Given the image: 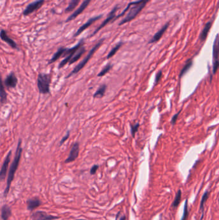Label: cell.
<instances>
[{"label": "cell", "instance_id": "1", "mask_svg": "<svg viewBox=\"0 0 219 220\" xmlns=\"http://www.w3.org/2000/svg\"><path fill=\"white\" fill-rule=\"evenodd\" d=\"M21 144H22L21 139H19L18 145H17V148H16L14 158L12 163V164L10 165V168L9 169V174H8V177H7V186L5 189V192H4V196L5 197L7 196L8 193H9V192L11 183L14 180L15 173L18 168L20 160H21L22 151H23Z\"/></svg>", "mask_w": 219, "mask_h": 220}, {"label": "cell", "instance_id": "2", "mask_svg": "<svg viewBox=\"0 0 219 220\" xmlns=\"http://www.w3.org/2000/svg\"><path fill=\"white\" fill-rule=\"evenodd\" d=\"M150 0H137L136 1L130 3V4L131 5H134V7L130 9L127 15L119 23L118 25H123L125 23L131 21L139 14L140 12L146 6V4Z\"/></svg>", "mask_w": 219, "mask_h": 220}, {"label": "cell", "instance_id": "3", "mask_svg": "<svg viewBox=\"0 0 219 220\" xmlns=\"http://www.w3.org/2000/svg\"><path fill=\"white\" fill-rule=\"evenodd\" d=\"M104 39H105L104 38H102V39H100V40L98 41V43H97L95 44V45L91 49V50L90 51V52L88 53V54H87V56L86 57V58H84L82 61H81V62H80L79 64L76 65V66L75 67V68L73 69V70H72V71H71V72L70 73H69V74L67 75V77H66V79L69 78V77H71V76H72L73 75H74V74H76V73H77L78 72H79L81 70H82V69L85 66H86V64L87 63L88 61L90 60V59L92 58L93 55H94V54L95 53V52H96L97 50H98V49L101 47V45H102V44H103V43H104Z\"/></svg>", "mask_w": 219, "mask_h": 220}, {"label": "cell", "instance_id": "4", "mask_svg": "<svg viewBox=\"0 0 219 220\" xmlns=\"http://www.w3.org/2000/svg\"><path fill=\"white\" fill-rule=\"evenodd\" d=\"M51 75L48 73H40L37 77V85L40 94H50V93Z\"/></svg>", "mask_w": 219, "mask_h": 220}, {"label": "cell", "instance_id": "5", "mask_svg": "<svg viewBox=\"0 0 219 220\" xmlns=\"http://www.w3.org/2000/svg\"><path fill=\"white\" fill-rule=\"evenodd\" d=\"M213 73L215 74L219 68V35L217 34L214 41L213 47Z\"/></svg>", "mask_w": 219, "mask_h": 220}, {"label": "cell", "instance_id": "6", "mask_svg": "<svg viewBox=\"0 0 219 220\" xmlns=\"http://www.w3.org/2000/svg\"><path fill=\"white\" fill-rule=\"evenodd\" d=\"M118 8H119L118 5H116V6H115L114 8H113L112 10L110 12V13H109V14H108V16L107 17V18L105 19L104 20V21H103V23H102V24H101L100 25L98 28H97L96 29L94 32H93V33L90 35V38H91V37L94 36L95 34H96L98 33V32L101 29H102V28H103L104 27L106 26L107 24L109 23H110V22H112V21H115V19L116 16V12L117 10L118 9Z\"/></svg>", "mask_w": 219, "mask_h": 220}, {"label": "cell", "instance_id": "7", "mask_svg": "<svg viewBox=\"0 0 219 220\" xmlns=\"http://www.w3.org/2000/svg\"><path fill=\"white\" fill-rule=\"evenodd\" d=\"M44 3V0H36V1L28 4L23 11V15L25 16H27L33 13L35 11H37L43 6Z\"/></svg>", "mask_w": 219, "mask_h": 220}, {"label": "cell", "instance_id": "8", "mask_svg": "<svg viewBox=\"0 0 219 220\" xmlns=\"http://www.w3.org/2000/svg\"><path fill=\"white\" fill-rule=\"evenodd\" d=\"M59 218L57 216L48 214L43 211H36L31 215L32 220H54Z\"/></svg>", "mask_w": 219, "mask_h": 220}, {"label": "cell", "instance_id": "9", "mask_svg": "<svg viewBox=\"0 0 219 220\" xmlns=\"http://www.w3.org/2000/svg\"><path fill=\"white\" fill-rule=\"evenodd\" d=\"M79 146H80L79 143L78 142H75V143L73 144L70 154H69V156L66 159V160H65V163H66V164H68V163L74 162L76 159L78 158L79 155V151H80Z\"/></svg>", "mask_w": 219, "mask_h": 220}, {"label": "cell", "instance_id": "10", "mask_svg": "<svg viewBox=\"0 0 219 220\" xmlns=\"http://www.w3.org/2000/svg\"><path fill=\"white\" fill-rule=\"evenodd\" d=\"M102 18V15H99V16H95V17H93V18H90L86 23H84V24H82V25L77 30V31L75 32L74 35H73L74 38L79 36L81 33H82V32L85 30H86L87 28L90 27L91 25V24H93L95 22H96L97 20H99L100 19H101Z\"/></svg>", "mask_w": 219, "mask_h": 220}, {"label": "cell", "instance_id": "11", "mask_svg": "<svg viewBox=\"0 0 219 220\" xmlns=\"http://www.w3.org/2000/svg\"><path fill=\"white\" fill-rule=\"evenodd\" d=\"M18 83V80L17 77L15 75L14 72L10 73L8 75L6 78L4 80V85L6 86L7 88H14L16 87Z\"/></svg>", "mask_w": 219, "mask_h": 220}, {"label": "cell", "instance_id": "12", "mask_svg": "<svg viewBox=\"0 0 219 220\" xmlns=\"http://www.w3.org/2000/svg\"><path fill=\"white\" fill-rule=\"evenodd\" d=\"M91 1V0H84V2L82 3V5L80 6V7L79 9H77V10H76L71 15H70L69 17L66 19V22H69L71 21L72 20H73L74 19H75L77 16H79L82 12H84V10L86 9L87 7V6L89 5V4L90 3V2Z\"/></svg>", "mask_w": 219, "mask_h": 220}, {"label": "cell", "instance_id": "13", "mask_svg": "<svg viewBox=\"0 0 219 220\" xmlns=\"http://www.w3.org/2000/svg\"><path fill=\"white\" fill-rule=\"evenodd\" d=\"M11 156H12V151L10 150L9 151V152L8 153V154H7V156L5 158V160H4L3 164L2 165L1 169V171H0V179H1V181L3 180L6 177L7 169H8V168H9V163L10 162Z\"/></svg>", "mask_w": 219, "mask_h": 220}, {"label": "cell", "instance_id": "14", "mask_svg": "<svg viewBox=\"0 0 219 220\" xmlns=\"http://www.w3.org/2000/svg\"><path fill=\"white\" fill-rule=\"evenodd\" d=\"M0 37H1V40H3V41L6 42L10 47H12L14 49H15V50H19L18 45H17V44H16V43L12 39H11L10 38H9V36L7 35V32L5 30L2 29L1 30V33H0Z\"/></svg>", "mask_w": 219, "mask_h": 220}, {"label": "cell", "instance_id": "15", "mask_svg": "<svg viewBox=\"0 0 219 220\" xmlns=\"http://www.w3.org/2000/svg\"><path fill=\"white\" fill-rule=\"evenodd\" d=\"M40 205H41V202L38 198L28 199L26 202L27 209L30 211H32L37 209Z\"/></svg>", "mask_w": 219, "mask_h": 220}, {"label": "cell", "instance_id": "16", "mask_svg": "<svg viewBox=\"0 0 219 220\" xmlns=\"http://www.w3.org/2000/svg\"><path fill=\"white\" fill-rule=\"evenodd\" d=\"M168 27H169V23H166L165 25L162 27L153 36V38L149 41V43H156L161 38V37L163 36V34L165 33V32L167 30Z\"/></svg>", "mask_w": 219, "mask_h": 220}, {"label": "cell", "instance_id": "17", "mask_svg": "<svg viewBox=\"0 0 219 220\" xmlns=\"http://www.w3.org/2000/svg\"><path fill=\"white\" fill-rule=\"evenodd\" d=\"M66 48H64V47L59 48L57 50V51L54 54V55L52 56V58H51V59L49 61V62H48V64H50L55 63V61H57L59 59H60V58H61V57H63L64 52H65V51H66Z\"/></svg>", "mask_w": 219, "mask_h": 220}, {"label": "cell", "instance_id": "18", "mask_svg": "<svg viewBox=\"0 0 219 220\" xmlns=\"http://www.w3.org/2000/svg\"><path fill=\"white\" fill-rule=\"evenodd\" d=\"M12 215V210L10 207L7 205H4L1 207V216L3 220H8Z\"/></svg>", "mask_w": 219, "mask_h": 220}, {"label": "cell", "instance_id": "19", "mask_svg": "<svg viewBox=\"0 0 219 220\" xmlns=\"http://www.w3.org/2000/svg\"><path fill=\"white\" fill-rule=\"evenodd\" d=\"M86 48H85V47L84 46H82V47H80L77 50V52L75 53V55H73V57L72 59L70 61V63H69V64L71 65L72 64H73L74 63L76 62V61H77L78 60H79V59H80L81 57H82L84 53L86 52Z\"/></svg>", "mask_w": 219, "mask_h": 220}, {"label": "cell", "instance_id": "20", "mask_svg": "<svg viewBox=\"0 0 219 220\" xmlns=\"http://www.w3.org/2000/svg\"><path fill=\"white\" fill-rule=\"evenodd\" d=\"M212 21H209L206 24V25L204 26L203 30H202L201 35H200V39L201 41H204L207 36H208V34L209 32V30L211 27H212Z\"/></svg>", "mask_w": 219, "mask_h": 220}, {"label": "cell", "instance_id": "21", "mask_svg": "<svg viewBox=\"0 0 219 220\" xmlns=\"http://www.w3.org/2000/svg\"><path fill=\"white\" fill-rule=\"evenodd\" d=\"M107 88L106 84H102L93 95V98H102L104 95Z\"/></svg>", "mask_w": 219, "mask_h": 220}, {"label": "cell", "instance_id": "22", "mask_svg": "<svg viewBox=\"0 0 219 220\" xmlns=\"http://www.w3.org/2000/svg\"><path fill=\"white\" fill-rule=\"evenodd\" d=\"M123 43L121 42V41H120L118 44H116L115 45V47H113L111 49V50L109 52V53L107 56V59H111V58H112V57L116 54V52L120 50V48L121 47V46L123 45Z\"/></svg>", "mask_w": 219, "mask_h": 220}, {"label": "cell", "instance_id": "23", "mask_svg": "<svg viewBox=\"0 0 219 220\" xmlns=\"http://www.w3.org/2000/svg\"><path fill=\"white\" fill-rule=\"evenodd\" d=\"M0 96H1V99H0L1 104H3L6 103L7 100V94L5 89V85H4L2 80L1 81V92H0Z\"/></svg>", "mask_w": 219, "mask_h": 220}, {"label": "cell", "instance_id": "24", "mask_svg": "<svg viewBox=\"0 0 219 220\" xmlns=\"http://www.w3.org/2000/svg\"><path fill=\"white\" fill-rule=\"evenodd\" d=\"M80 1V0H71L70 3H69L68 6L66 7V9H65V12H66V13L72 12L76 7H77Z\"/></svg>", "mask_w": 219, "mask_h": 220}, {"label": "cell", "instance_id": "25", "mask_svg": "<svg viewBox=\"0 0 219 220\" xmlns=\"http://www.w3.org/2000/svg\"><path fill=\"white\" fill-rule=\"evenodd\" d=\"M193 64V62H192V59H190L188 60L187 62H186V63L185 64V65L184 66V67L182 68V70L180 72V77H181L182 76H183L185 73L187 72L189 69L192 67Z\"/></svg>", "mask_w": 219, "mask_h": 220}, {"label": "cell", "instance_id": "26", "mask_svg": "<svg viewBox=\"0 0 219 220\" xmlns=\"http://www.w3.org/2000/svg\"><path fill=\"white\" fill-rule=\"evenodd\" d=\"M112 66H113L112 64H111V63H107L102 68V70H101L98 73V74L97 75V76H98V77H103V76H104L105 74H107V73L111 70V68H112Z\"/></svg>", "mask_w": 219, "mask_h": 220}, {"label": "cell", "instance_id": "27", "mask_svg": "<svg viewBox=\"0 0 219 220\" xmlns=\"http://www.w3.org/2000/svg\"><path fill=\"white\" fill-rule=\"evenodd\" d=\"M181 194H182V193H181V190H178V192L176 196V198L175 199H174V200L172 203V206L174 208L176 207H177L178 205H179V203L181 202Z\"/></svg>", "mask_w": 219, "mask_h": 220}, {"label": "cell", "instance_id": "28", "mask_svg": "<svg viewBox=\"0 0 219 220\" xmlns=\"http://www.w3.org/2000/svg\"><path fill=\"white\" fill-rule=\"evenodd\" d=\"M209 193L208 191H206L204 193V194H203V196L202 198L201 202V204H200V210L202 212V214H203L204 213V204L206 202L207 199H208V197H209Z\"/></svg>", "mask_w": 219, "mask_h": 220}, {"label": "cell", "instance_id": "29", "mask_svg": "<svg viewBox=\"0 0 219 220\" xmlns=\"http://www.w3.org/2000/svg\"><path fill=\"white\" fill-rule=\"evenodd\" d=\"M188 216V199H186L184 206V210L183 214H182V217L181 220H186Z\"/></svg>", "mask_w": 219, "mask_h": 220}, {"label": "cell", "instance_id": "30", "mask_svg": "<svg viewBox=\"0 0 219 220\" xmlns=\"http://www.w3.org/2000/svg\"><path fill=\"white\" fill-rule=\"evenodd\" d=\"M139 127H140V124L139 123H136L135 124L131 126V131L132 136L133 137H135V134H136V133H137Z\"/></svg>", "mask_w": 219, "mask_h": 220}, {"label": "cell", "instance_id": "31", "mask_svg": "<svg viewBox=\"0 0 219 220\" xmlns=\"http://www.w3.org/2000/svg\"><path fill=\"white\" fill-rule=\"evenodd\" d=\"M70 131H68L67 132V133L66 134V135L64 136V137H62V139H61V140H60V144H59V145H60V146H61V145L64 143L65 142L67 141V140L68 139L69 137H70Z\"/></svg>", "mask_w": 219, "mask_h": 220}, {"label": "cell", "instance_id": "32", "mask_svg": "<svg viewBox=\"0 0 219 220\" xmlns=\"http://www.w3.org/2000/svg\"><path fill=\"white\" fill-rule=\"evenodd\" d=\"M98 165H93V167L90 169V174H92V175L95 174L96 173V171H97V170H98Z\"/></svg>", "mask_w": 219, "mask_h": 220}, {"label": "cell", "instance_id": "33", "mask_svg": "<svg viewBox=\"0 0 219 220\" xmlns=\"http://www.w3.org/2000/svg\"><path fill=\"white\" fill-rule=\"evenodd\" d=\"M161 76H162V72L160 71L157 73V75L156 77V80H155V84H157L158 82H159V80H160Z\"/></svg>", "mask_w": 219, "mask_h": 220}, {"label": "cell", "instance_id": "34", "mask_svg": "<svg viewBox=\"0 0 219 220\" xmlns=\"http://www.w3.org/2000/svg\"><path fill=\"white\" fill-rule=\"evenodd\" d=\"M180 112H181V111L179 112V113H176V115H174L173 117V118H172V124L173 125L174 124H175L176 123V120H177V117H178V115H179V114L180 113Z\"/></svg>", "mask_w": 219, "mask_h": 220}, {"label": "cell", "instance_id": "35", "mask_svg": "<svg viewBox=\"0 0 219 220\" xmlns=\"http://www.w3.org/2000/svg\"><path fill=\"white\" fill-rule=\"evenodd\" d=\"M120 220H126V217H125V216H123L120 219Z\"/></svg>", "mask_w": 219, "mask_h": 220}, {"label": "cell", "instance_id": "36", "mask_svg": "<svg viewBox=\"0 0 219 220\" xmlns=\"http://www.w3.org/2000/svg\"><path fill=\"white\" fill-rule=\"evenodd\" d=\"M76 220H86V219H76Z\"/></svg>", "mask_w": 219, "mask_h": 220}]
</instances>
